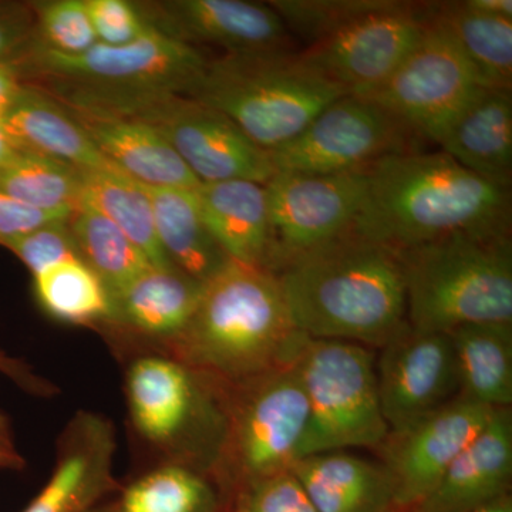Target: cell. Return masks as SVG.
Instances as JSON below:
<instances>
[{
	"label": "cell",
	"instance_id": "29",
	"mask_svg": "<svg viewBox=\"0 0 512 512\" xmlns=\"http://www.w3.org/2000/svg\"><path fill=\"white\" fill-rule=\"evenodd\" d=\"M424 13L446 30L483 86L512 90V19L481 15L464 2L426 3Z\"/></svg>",
	"mask_w": 512,
	"mask_h": 512
},
{
	"label": "cell",
	"instance_id": "26",
	"mask_svg": "<svg viewBox=\"0 0 512 512\" xmlns=\"http://www.w3.org/2000/svg\"><path fill=\"white\" fill-rule=\"evenodd\" d=\"M158 242L173 268L207 284L231 259L211 234L198 204L197 190L148 187Z\"/></svg>",
	"mask_w": 512,
	"mask_h": 512
},
{
	"label": "cell",
	"instance_id": "19",
	"mask_svg": "<svg viewBox=\"0 0 512 512\" xmlns=\"http://www.w3.org/2000/svg\"><path fill=\"white\" fill-rule=\"evenodd\" d=\"M168 35L221 47L227 55L288 52L292 36L268 3L244 0H175L161 3Z\"/></svg>",
	"mask_w": 512,
	"mask_h": 512
},
{
	"label": "cell",
	"instance_id": "9",
	"mask_svg": "<svg viewBox=\"0 0 512 512\" xmlns=\"http://www.w3.org/2000/svg\"><path fill=\"white\" fill-rule=\"evenodd\" d=\"M309 420L301 458L382 446L389 434L377 390L375 353L359 343L309 339L296 362Z\"/></svg>",
	"mask_w": 512,
	"mask_h": 512
},
{
	"label": "cell",
	"instance_id": "12",
	"mask_svg": "<svg viewBox=\"0 0 512 512\" xmlns=\"http://www.w3.org/2000/svg\"><path fill=\"white\" fill-rule=\"evenodd\" d=\"M426 22L412 52L363 99L382 107L416 136L433 141L483 84L446 30L427 16Z\"/></svg>",
	"mask_w": 512,
	"mask_h": 512
},
{
	"label": "cell",
	"instance_id": "46",
	"mask_svg": "<svg viewBox=\"0 0 512 512\" xmlns=\"http://www.w3.org/2000/svg\"><path fill=\"white\" fill-rule=\"evenodd\" d=\"M473 512H512L511 494L505 495V497L500 498V500L495 501V503Z\"/></svg>",
	"mask_w": 512,
	"mask_h": 512
},
{
	"label": "cell",
	"instance_id": "7",
	"mask_svg": "<svg viewBox=\"0 0 512 512\" xmlns=\"http://www.w3.org/2000/svg\"><path fill=\"white\" fill-rule=\"evenodd\" d=\"M188 96L225 114L269 153L299 136L320 111L346 94L288 50L208 62Z\"/></svg>",
	"mask_w": 512,
	"mask_h": 512
},
{
	"label": "cell",
	"instance_id": "30",
	"mask_svg": "<svg viewBox=\"0 0 512 512\" xmlns=\"http://www.w3.org/2000/svg\"><path fill=\"white\" fill-rule=\"evenodd\" d=\"M83 201L93 205L104 217L127 235L148 261L157 268H170L158 242L153 204L146 185L114 168L82 173Z\"/></svg>",
	"mask_w": 512,
	"mask_h": 512
},
{
	"label": "cell",
	"instance_id": "3",
	"mask_svg": "<svg viewBox=\"0 0 512 512\" xmlns=\"http://www.w3.org/2000/svg\"><path fill=\"white\" fill-rule=\"evenodd\" d=\"M309 339L296 328L272 272L229 261L202 286L190 323L164 355L237 383L295 365Z\"/></svg>",
	"mask_w": 512,
	"mask_h": 512
},
{
	"label": "cell",
	"instance_id": "13",
	"mask_svg": "<svg viewBox=\"0 0 512 512\" xmlns=\"http://www.w3.org/2000/svg\"><path fill=\"white\" fill-rule=\"evenodd\" d=\"M367 168L339 174L276 173L269 180V272L275 274L296 256L352 231L365 198Z\"/></svg>",
	"mask_w": 512,
	"mask_h": 512
},
{
	"label": "cell",
	"instance_id": "21",
	"mask_svg": "<svg viewBox=\"0 0 512 512\" xmlns=\"http://www.w3.org/2000/svg\"><path fill=\"white\" fill-rule=\"evenodd\" d=\"M433 141L461 167L511 190L512 90L478 87Z\"/></svg>",
	"mask_w": 512,
	"mask_h": 512
},
{
	"label": "cell",
	"instance_id": "31",
	"mask_svg": "<svg viewBox=\"0 0 512 512\" xmlns=\"http://www.w3.org/2000/svg\"><path fill=\"white\" fill-rule=\"evenodd\" d=\"M0 191L46 214L69 220L83 201L80 171L53 158L18 151L0 168Z\"/></svg>",
	"mask_w": 512,
	"mask_h": 512
},
{
	"label": "cell",
	"instance_id": "20",
	"mask_svg": "<svg viewBox=\"0 0 512 512\" xmlns=\"http://www.w3.org/2000/svg\"><path fill=\"white\" fill-rule=\"evenodd\" d=\"M512 409H495L413 512H473L510 494Z\"/></svg>",
	"mask_w": 512,
	"mask_h": 512
},
{
	"label": "cell",
	"instance_id": "17",
	"mask_svg": "<svg viewBox=\"0 0 512 512\" xmlns=\"http://www.w3.org/2000/svg\"><path fill=\"white\" fill-rule=\"evenodd\" d=\"M202 286L173 266H150L110 295V315L99 330L127 356L164 355L190 323Z\"/></svg>",
	"mask_w": 512,
	"mask_h": 512
},
{
	"label": "cell",
	"instance_id": "4",
	"mask_svg": "<svg viewBox=\"0 0 512 512\" xmlns=\"http://www.w3.org/2000/svg\"><path fill=\"white\" fill-rule=\"evenodd\" d=\"M20 74L42 80L39 87L67 109L119 114L133 104L167 96H188L208 60L190 43L154 28L124 46L97 43L80 55H60L33 43L16 60Z\"/></svg>",
	"mask_w": 512,
	"mask_h": 512
},
{
	"label": "cell",
	"instance_id": "41",
	"mask_svg": "<svg viewBox=\"0 0 512 512\" xmlns=\"http://www.w3.org/2000/svg\"><path fill=\"white\" fill-rule=\"evenodd\" d=\"M22 86V74L16 63H0V121L8 113Z\"/></svg>",
	"mask_w": 512,
	"mask_h": 512
},
{
	"label": "cell",
	"instance_id": "45",
	"mask_svg": "<svg viewBox=\"0 0 512 512\" xmlns=\"http://www.w3.org/2000/svg\"><path fill=\"white\" fill-rule=\"evenodd\" d=\"M16 153L18 150H16L15 144L12 143L5 128L0 124V168L5 167Z\"/></svg>",
	"mask_w": 512,
	"mask_h": 512
},
{
	"label": "cell",
	"instance_id": "2",
	"mask_svg": "<svg viewBox=\"0 0 512 512\" xmlns=\"http://www.w3.org/2000/svg\"><path fill=\"white\" fill-rule=\"evenodd\" d=\"M353 231L396 252L458 232L511 231V190L443 151L393 154L367 168Z\"/></svg>",
	"mask_w": 512,
	"mask_h": 512
},
{
	"label": "cell",
	"instance_id": "38",
	"mask_svg": "<svg viewBox=\"0 0 512 512\" xmlns=\"http://www.w3.org/2000/svg\"><path fill=\"white\" fill-rule=\"evenodd\" d=\"M84 5L97 40L103 45H128L156 28L126 0H84Z\"/></svg>",
	"mask_w": 512,
	"mask_h": 512
},
{
	"label": "cell",
	"instance_id": "40",
	"mask_svg": "<svg viewBox=\"0 0 512 512\" xmlns=\"http://www.w3.org/2000/svg\"><path fill=\"white\" fill-rule=\"evenodd\" d=\"M28 26L16 16L0 15V63L15 62L25 52Z\"/></svg>",
	"mask_w": 512,
	"mask_h": 512
},
{
	"label": "cell",
	"instance_id": "36",
	"mask_svg": "<svg viewBox=\"0 0 512 512\" xmlns=\"http://www.w3.org/2000/svg\"><path fill=\"white\" fill-rule=\"evenodd\" d=\"M0 247L9 249L32 275L64 259L80 258L69 220L47 222L28 234L3 242Z\"/></svg>",
	"mask_w": 512,
	"mask_h": 512
},
{
	"label": "cell",
	"instance_id": "22",
	"mask_svg": "<svg viewBox=\"0 0 512 512\" xmlns=\"http://www.w3.org/2000/svg\"><path fill=\"white\" fill-rule=\"evenodd\" d=\"M70 113L82 124L107 163L138 183L185 190L200 187V181L163 134L146 121L74 110Z\"/></svg>",
	"mask_w": 512,
	"mask_h": 512
},
{
	"label": "cell",
	"instance_id": "8",
	"mask_svg": "<svg viewBox=\"0 0 512 512\" xmlns=\"http://www.w3.org/2000/svg\"><path fill=\"white\" fill-rule=\"evenodd\" d=\"M131 433L157 464H177L208 477L222 434L220 383L161 353L130 357L126 370Z\"/></svg>",
	"mask_w": 512,
	"mask_h": 512
},
{
	"label": "cell",
	"instance_id": "28",
	"mask_svg": "<svg viewBox=\"0 0 512 512\" xmlns=\"http://www.w3.org/2000/svg\"><path fill=\"white\" fill-rule=\"evenodd\" d=\"M222 508L220 494L205 474L177 464H154L87 512H220Z\"/></svg>",
	"mask_w": 512,
	"mask_h": 512
},
{
	"label": "cell",
	"instance_id": "43",
	"mask_svg": "<svg viewBox=\"0 0 512 512\" xmlns=\"http://www.w3.org/2000/svg\"><path fill=\"white\" fill-rule=\"evenodd\" d=\"M466 6L481 15L512 19L511 0H466Z\"/></svg>",
	"mask_w": 512,
	"mask_h": 512
},
{
	"label": "cell",
	"instance_id": "14",
	"mask_svg": "<svg viewBox=\"0 0 512 512\" xmlns=\"http://www.w3.org/2000/svg\"><path fill=\"white\" fill-rule=\"evenodd\" d=\"M426 25L424 5L387 0L298 56L346 96L365 97L392 76L419 43Z\"/></svg>",
	"mask_w": 512,
	"mask_h": 512
},
{
	"label": "cell",
	"instance_id": "42",
	"mask_svg": "<svg viewBox=\"0 0 512 512\" xmlns=\"http://www.w3.org/2000/svg\"><path fill=\"white\" fill-rule=\"evenodd\" d=\"M23 466H25V460L20 456L18 448L15 446L9 420L0 410V468L18 470Z\"/></svg>",
	"mask_w": 512,
	"mask_h": 512
},
{
	"label": "cell",
	"instance_id": "16",
	"mask_svg": "<svg viewBox=\"0 0 512 512\" xmlns=\"http://www.w3.org/2000/svg\"><path fill=\"white\" fill-rule=\"evenodd\" d=\"M380 407L389 431L446 406L458 397L456 356L447 333L404 326L380 348L376 362Z\"/></svg>",
	"mask_w": 512,
	"mask_h": 512
},
{
	"label": "cell",
	"instance_id": "23",
	"mask_svg": "<svg viewBox=\"0 0 512 512\" xmlns=\"http://www.w3.org/2000/svg\"><path fill=\"white\" fill-rule=\"evenodd\" d=\"M0 124L18 151L53 158L80 173L110 165L70 110L39 87L23 83Z\"/></svg>",
	"mask_w": 512,
	"mask_h": 512
},
{
	"label": "cell",
	"instance_id": "37",
	"mask_svg": "<svg viewBox=\"0 0 512 512\" xmlns=\"http://www.w3.org/2000/svg\"><path fill=\"white\" fill-rule=\"evenodd\" d=\"M228 508L237 512H318L292 470L256 484Z\"/></svg>",
	"mask_w": 512,
	"mask_h": 512
},
{
	"label": "cell",
	"instance_id": "18",
	"mask_svg": "<svg viewBox=\"0 0 512 512\" xmlns=\"http://www.w3.org/2000/svg\"><path fill=\"white\" fill-rule=\"evenodd\" d=\"M116 431L107 417L74 414L57 443L52 477L23 512H87L119 488Z\"/></svg>",
	"mask_w": 512,
	"mask_h": 512
},
{
	"label": "cell",
	"instance_id": "11",
	"mask_svg": "<svg viewBox=\"0 0 512 512\" xmlns=\"http://www.w3.org/2000/svg\"><path fill=\"white\" fill-rule=\"evenodd\" d=\"M111 116L134 117L157 128L201 184L247 180L266 185L275 175L268 151L225 114L190 96L153 97Z\"/></svg>",
	"mask_w": 512,
	"mask_h": 512
},
{
	"label": "cell",
	"instance_id": "24",
	"mask_svg": "<svg viewBox=\"0 0 512 512\" xmlns=\"http://www.w3.org/2000/svg\"><path fill=\"white\" fill-rule=\"evenodd\" d=\"M195 194L205 224L228 258L268 271L271 227L265 185L220 181L201 184Z\"/></svg>",
	"mask_w": 512,
	"mask_h": 512
},
{
	"label": "cell",
	"instance_id": "48",
	"mask_svg": "<svg viewBox=\"0 0 512 512\" xmlns=\"http://www.w3.org/2000/svg\"><path fill=\"white\" fill-rule=\"evenodd\" d=\"M220 512H237L235 510H232V508L224 507Z\"/></svg>",
	"mask_w": 512,
	"mask_h": 512
},
{
	"label": "cell",
	"instance_id": "44",
	"mask_svg": "<svg viewBox=\"0 0 512 512\" xmlns=\"http://www.w3.org/2000/svg\"><path fill=\"white\" fill-rule=\"evenodd\" d=\"M0 372L12 377L16 383H22L28 376V367L0 353Z\"/></svg>",
	"mask_w": 512,
	"mask_h": 512
},
{
	"label": "cell",
	"instance_id": "33",
	"mask_svg": "<svg viewBox=\"0 0 512 512\" xmlns=\"http://www.w3.org/2000/svg\"><path fill=\"white\" fill-rule=\"evenodd\" d=\"M69 228L80 259L110 295L153 266L120 228L86 201L69 218Z\"/></svg>",
	"mask_w": 512,
	"mask_h": 512
},
{
	"label": "cell",
	"instance_id": "5",
	"mask_svg": "<svg viewBox=\"0 0 512 512\" xmlns=\"http://www.w3.org/2000/svg\"><path fill=\"white\" fill-rule=\"evenodd\" d=\"M399 256L413 329L512 323L511 231L458 232Z\"/></svg>",
	"mask_w": 512,
	"mask_h": 512
},
{
	"label": "cell",
	"instance_id": "10",
	"mask_svg": "<svg viewBox=\"0 0 512 512\" xmlns=\"http://www.w3.org/2000/svg\"><path fill=\"white\" fill-rule=\"evenodd\" d=\"M414 136L373 101L343 96L320 111L299 136L268 154L275 174L348 173L414 151Z\"/></svg>",
	"mask_w": 512,
	"mask_h": 512
},
{
	"label": "cell",
	"instance_id": "25",
	"mask_svg": "<svg viewBox=\"0 0 512 512\" xmlns=\"http://www.w3.org/2000/svg\"><path fill=\"white\" fill-rule=\"evenodd\" d=\"M291 470L318 512H386L394 505L392 481L382 463L348 450L299 458Z\"/></svg>",
	"mask_w": 512,
	"mask_h": 512
},
{
	"label": "cell",
	"instance_id": "39",
	"mask_svg": "<svg viewBox=\"0 0 512 512\" xmlns=\"http://www.w3.org/2000/svg\"><path fill=\"white\" fill-rule=\"evenodd\" d=\"M60 220L63 218L30 208L0 191V245L9 239L28 234L47 222Z\"/></svg>",
	"mask_w": 512,
	"mask_h": 512
},
{
	"label": "cell",
	"instance_id": "6",
	"mask_svg": "<svg viewBox=\"0 0 512 512\" xmlns=\"http://www.w3.org/2000/svg\"><path fill=\"white\" fill-rule=\"evenodd\" d=\"M218 383L224 434L208 478L228 507L301 458L309 407L296 363L241 382Z\"/></svg>",
	"mask_w": 512,
	"mask_h": 512
},
{
	"label": "cell",
	"instance_id": "15",
	"mask_svg": "<svg viewBox=\"0 0 512 512\" xmlns=\"http://www.w3.org/2000/svg\"><path fill=\"white\" fill-rule=\"evenodd\" d=\"M494 410L458 396L409 426L389 431L376 451L392 481L394 505L414 510L476 439Z\"/></svg>",
	"mask_w": 512,
	"mask_h": 512
},
{
	"label": "cell",
	"instance_id": "1",
	"mask_svg": "<svg viewBox=\"0 0 512 512\" xmlns=\"http://www.w3.org/2000/svg\"><path fill=\"white\" fill-rule=\"evenodd\" d=\"M274 275L296 328L308 338L380 349L407 325L399 252L353 229Z\"/></svg>",
	"mask_w": 512,
	"mask_h": 512
},
{
	"label": "cell",
	"instance_id": "32",
	"mask_svg": "<svg viewBox=\"0 0 512 512\" xmlns=\"http://www.w3.org/2000/svg\"><path fill=\"white\" fill-rule=\"evenodd\" d=\"M40 308L59 322L100 329L110 315V293L82 259L70 258L33 275Z\"/></svg>",
	"mask_w": 512,
	"mask_h": 512
},
{
	"label": "cell",
	"instance_id": "27",
	"mask_svg": "<svg viewBox=\"0 0 512 512\" xmlns=\"http://www.w3.org/2000/svg\"><path fill=\"white\" fill-rule=\"evenodd\" d=\"M458 396L490 409L512 407V323H470L447 332Z\"/></svg>",
	"mask_w": 512,
	"mask_h": 512
},
{
	"label": "cell",
	"instance_id": "34",
	"mask_svg": "<svg viewBox=\"0 0 512 512\" xmlns=\"http://www.w3.org/2000/svg\"><path fill=\"white\" fill-rule=\"evenodd\" d=\"M387 0H274L268 5L285 23L289 35L305 47L338 33L353 20L382 8Z\"/></svg>",
	"mask_w": 512,
	"mask_h": 512
},
{
	"label": "cell",
	"instance_id": "47",
	"mask_svg": "<svg viewBox=\"0 0 512 512\" xmlns=\"http://www.w3.org/2000/svg\"><path fill=\"white\" fill-rule=\"evenodd\" d=\"M386 512H413V510H409V508H403V507H397V505H393L390 510H387Z\"/></svg>",
	"mask_w": 512,
	"mask_h": 512
},
{
	"label": "cell",
	"instance_id": "35",
	"mask_svg": "<svg viewBox=\"0 0 512 512\" xmlns=\"http://www.w3.org/2000/svg\"><path fill=\"white\" fill-rule=\"evenodd\" d=\"M37 45L60 55H80L99 43L84 0L37 3Z\"/></svg>",
	"mask_w": 512,
	"mask_h": 512
}]
</instances>
